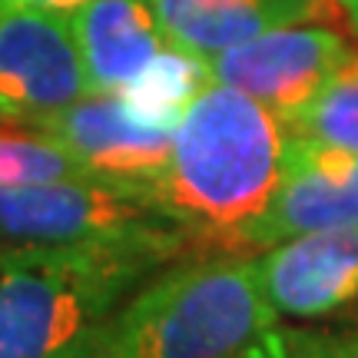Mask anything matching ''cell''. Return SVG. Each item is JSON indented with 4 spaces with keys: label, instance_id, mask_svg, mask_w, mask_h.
Segmentation results:
<instances>
[{
    "label": "cell",
    "instance_id": "cell-15",
    "mask_svg": "<svg viewBox=\"0 0 358 358\" xmlns=\"http://www.w3.org/2000/svg\"><path fill=\"white\" fill-rule=\"evenodd\" d=\"M57 358H116L113 335H110V322H103L96 332H90L83 342H77L73 348H66L64 355Z\"/></svg>",
    "mask_w": 358,
    "mask_h": 358
},
{
    "label": "cell",
    "instance_id": "cell-13",
    "mask_svg": "<svg viewBox=\"0 0 358 358\" xmlns=\"http://www.w3.org/2000/svg\"><path fill=\"white\" fill-rule=\"evenodd\" d=\"M57 179H96L80 159L47 136H0V189L57 182Z\"/></svg>",
    "mask_w": 358,
    "mask_h": 358
},
{
    "label": "cell",
    "instance_id": "cell-2",
    "mask_svg": "<svg viewBox=\"0 0 358 358\" xmlns=\"http://www.w3.org/2000/svg\"><path fill=\"white\" fill-rule=\"evenodd\" d=\"M163 252L140 245H13L0 252V358H57L110 322V308Z\"/></svg>",
    "mask_w": 358,
    "mask_h": 358
},
{
    "label": "cell",
    "instance_id": "cell-12",
    "mask_svg": "<svg viewBox=\"0 0 358 358\" xmlns=\"http://www.w3.org/2000/svg\"><path fill=\"white\" fill-rule=\"evenodd\" d=\"M285 127L292 136L358 153V53H348L325 87L285 120Z\"/></svg>",
    "mask_w": 358,
    "mask_h": 358
},
{
    "label": "cell",
    "instance_id": "cell-6",
    "mask_svg": "<svg viewBox=\"0 0 358 358\" xmlns=\"http://www.w3.org/2000/svg\"><path fill=\"white\" fill-rule=\"evenodd\" d=\"M90 96L66 10L0 3V120H37Z\"/></svg>",
    "mask_w": 358,
    "mask_h": 358
},
{
    "label": "cell",
    "instance_id": "cell-7",
    "mask_svg": "<svg viewBox=\"0 0 358 358\" xmlns=\"http://www.w3.org/2000/svg\"><path fill=\"white\" fill-rule=\"evenodd\" d=\"M342 34L325 27H275L206 60L209 83L239 90L272 113H299L348 57Z\"/></svg>",
    "mask_w": 358,
    "mask_h": 358
},
{
    "label": "cell",
    "instance_id": "cell-14",
    "mask_svg": "<svg viewBox=\"0 0 358 358\" xmlns=\"http://www.w3.org/2000/svg\"><path fill=\"white\" fill-rule=\"evenodd\" d=\"M239 358H358V348L325 342V338H315V335L272 329L259 345H252Z\"/></svg>",
    "mask_w": 358,
    "mask_h": 358
},
{
    "label": "cell",
    "instance_id": "cell-8",
    "mask_svg": "<svg viewBox=\"0 0 358 358\" xmlns=\"http://www.w3.org/2000/svg\"><path fill=\"white\" fill-rule=\"evenodd\" d=\"M173 127L176 123L146 116L116 93H90L34 123L40 136L64 146L96 179L129 186H150L163 173L173 146Z\"/></svg>",
    "mask_w": 358,
    "mask_h": 358
},
{
    "label": "cell",
    "instance_id": "cell-16",
    "mask_svg": "<svg viewBox=\"0 0 358 358\" xmlns=\"http://www.w3.org/2000/svg\"><path fill=\"white\" fill-rule=\"evenodd\" d=\"M0 3H13V7H43V10H70L87 0H0Z\"/></svg>",
    "mask_w": 358,
    "mask_h": 358
},
{
    "label": "cell",
    "instance_id": "cell-10",
    "mask_svg": "<svg viewBox=\"0 0 358 358\" xmlns=\"http://www.w3.org/2000/svg\"><path fill=\"white\" fill-rule=\"evenodd\" d=\"M259 275L279 315H329L358 299V226L275 243L259 259Z\"/></svg>",
    "mask_w": 358,
    "mask_h": 358
},
{
    "label": "cell",
    "instance_id": "cell-5",
    "mask_svg": "<svg viewBox=\"0 0 358 358\" xmlns=\"http://www.w3.org/2000/svg\"><path fill=\"white\" fill-rule=\"evenodd\" d=\"M90 93L127 96L146 116L176 123L186 103L209 83L206 66L179 53L150 0H87L66 10Z\"/></svg>",
    "mask_w": 358,
    "mask_h": 358
},
{
    "label": "cell",
    "instance_id": "cell-17",
    "mask_svg": "<svg viewBox=\"0 0 358 358\" xmlns=\"http://www.w3.org/2000/svg\"><path fill=\"white\" fill-rule=\"evenodd\" d=\"M342 3V10L348 13V20H352V27L358 30V0H338Z\"/></svg>",
    "mask_w": 358,
    "mask_h": 358
},
{
    "label": "cell",
    "instance_id": "cell-3",
    "mask_svg": "<svg viewBox=\"0 0 358 358\" xmlns=\"http://www.w3.org/2000/svg\"><path fill=\"white\" fill-rule=\"evenodd\" d=\"M259 259H203L150 282L110 319L116 358H239L275 329Z\"/></svg>",
    "mask_w": 358,
    "mask_h": 358
},
{
    "label": "cell",
    "instance_id": "cell-4",
    "mask_svg": "<svg viewBox=\"0 0 358 358\" xmlns=\"http://www.w3.org/2000/svg\"><path fill=\"white\" fill-rule=\"evenodd\" d=\"M182 226L153 203L146 186L113 179H57L0 189V236L13 245H140L173 256Z\"/></svg>",
    "mask_w": 358,
    "mask_h": 358
},
{
    "label": "cell",
    "instance_id": "cell-1",
    "mask_svg": "<svg viewBox=\"0 0 358 358\" xmlns=\"http://www.w3.org/2000/svg\"><path fill=\"white\" fill-rule=\"evenodd\" d=\"M289 127L239 90L203 83L173 127L163 173L146 186L182 229L243 245L279 192Z\"/></svg>",
    "mask_w": 358,
    "mask_h": 358
},
{
    "label": "cell",
    "instance_id": "cell-11",
    "mask_svg": "<svg viewBox=\"0 0 358 358\" xmlns=\"http://www.w3.org/2000/svg\"><path fill=\"white\" fill-rule=\"evenodd\" d=\"M150 7L169 43L199 64L266 30L335 13L332 0H150Z\"/></svg>",
    "mask_w": 358,
    "mask_h": 358
},
{
    "label": "cell",
    "instance_id": "cell-9",
    "mask_svg": "<svg viewBox=\"0 0 358 358\" xmlns=\"http://www.w3.org/2000/svg\"><path fill=\"white\" fill-rule=\"evenodd\" d=\"M342 226H358V153L292 136L279 192L243 245H275Z\"/></svg>",
    "mask_w": 358,
    "mask_h": 358
}]
</instances>
